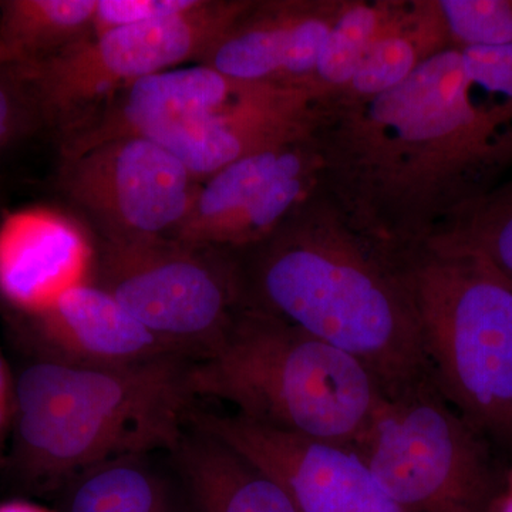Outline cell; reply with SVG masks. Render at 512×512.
<instances>
[{
    "label": "cell",
    "mask_w": 512,
    "mask_h": 512,
    "mask_svg": "<svg viewBox=\"0 0 512 512\" xmlns=\"http://www.w3.org/2000/svg\"><path fill=\"white\" fill-rule=\"evenodd\" d=\"M313 140L320 190L356 231L392 252L429 241L508 167L456 49L373 99L326 100Z\"/></svg>",
    "instance_id": "6da1fadb"
},
{
    "label": "cell",
    "mask_w": 512,
    "mask_h": 512,
    "mask_svg": "<svg viewBox=\"0 0 512 512\" xmlns=\"http://www.w3.org/2000/svg\"><path fill=\"white\" fill-rule=\"evenodd\" d=\"M229 252L242 309L356 357L384 394L431 376L396 255L356 231L319 187L264 241Z\"/></svg>",
    "instance_id": "7a4b0ae2"
},
{
    "label": "cell",
    "mask_w": 512,
    "mask_h": 512,
    "mask_svg": "<svg viewBox=\"0 0 512 512\" xmlns=\"http://www.w3.org/2000/svg\"><path fill=\"white\" fill-rule=\"evenodd\" d=\"M194 359L121 367L40 359L15 380V454L29 480L55 484L87 468L173 451L190 426Z\"/></svg>",
    "instance_id": "3957f363"
},
{
    "label": "cell",
    "mask_w": 512,
    "mask_h": 512,
    "mask_svg": "<svg viewBox=\"0 0 512 512\" xmlns=\"http://www.w3.org/2000/svg\"><path fill=\"white\" fill-rule=\"evenodd\" d=\"M195 397L235 414L326 443L350 446L383 397L356 357L291 323L241 309L210 355L194 360Z\"/></svg>",
    "instance_id": "277c9868"
},
{
    "label": "cell",
    "mask_w": 512,
    "mask_h": 512,
    "mask_svg": "<svg viewBox=\"0 0 512 512\" xmlns=\"http://www.w3.org/2000/svg\"><path fill=\"white\" fill-rule=\"evenodd\" d=\"M447 402L512 456V281L483 256L424 242L394 252Z\"/></svg>",
    "instance_id": "5b68a950"
},
{
    "label": "cell",
    "mask_w": 512,
    "mask_h": 512,
    "mask_svg": "<svg viewBox=\"0 0 512 512\" xmlns=\"http://www.w3.org/2000/svg\"><path fill=\"white\" fill-rule=\"evenodd\" d=\"M349 447L406 512H488L507 473L433 375L383 394Z\"/></svg>",
    "instance_id": "8992f818"
},
{
    "label": "cell",
    "mask_w": 512,
    "mask_h": 512,
    "mask_svg": "<svg viewBox=\"0 0 512 512\" xmlns=\"http://www.w3.org/2000/svg\"><path fill=\"white\" fill-rule=\"evenodd\" d=\"M90 282L194 360L210 355L242 309L231 252L171 237L100 235Z\"/></svg>",
    "instance_id": "52a82bcc"
},
{
    "label": "cell",
    "mask_w": 512,
    "mask_h": 512,
    "mask_svg": "<svg viewBox=\"0 0 512 512\" xmlns=\"http://www.w3.org/2000/svg\"><path fill=\"white\" fill-rule=\"evenodd\" d=\"M254 0H201L174 18L90 36L56 55L20 63L46 126H76L104 101L154 74L200 63Z\"/></svg>",
    "instance_id": "ba28073f"
},
{
    "label": "cell",
    "mask_w": 512,
    "mask_h": 512,
    "mask_svg": "<svg viewBox=\"0 0 512 512\" xmlns=\"http://www.w3.org/2000/svg\"><path fill=\"white\" fill-rule=\"evenodd\" d=\"M57 180L109 237H173L200 187L170 150L144 137L63 157Z\"/></svg>",
    "instance_id": "9c48e42d"
},
{
    "label": "cell",
    "mask_w": 512,
    "mask_h": 512,
    "mask_svg": "<svg viewBox=\"0 0 512 512\" xmlns=\"http://www.w3.org/2000/svg\"><path fill=\"white\" fill-rule=\"evenodd\" d=\"M319 175L313 136L241 158L200 183L171 238L218 251L252 247L318 190Z\"/></svg>",
    "instance_id": "30bf717a"
},
{
    "label": "cell",
    "mask_w": 512,
    "mask_h": 512,
    "mask_svg": "<svg viewBox=\"0 0 512 512\" xmlns=\"http://www.w3.org/2000/svg\"><path fill=\"white\" fill-rule=\"evenodd\" d=\"M191 424L264 468L299 512H406L349 446L271 429L235 413L194 412Z\"/></svg>",
    "instance_id": "8fae6325"
},
{
    "label": "cell",
    "mask_w": 512,
    "mask_h": 512,
    "mask_svg": "<svg viewBox=\"0 0 512 512\" xmlns=\"http://www.w3.org/2000/svg\"><path fill=\"white\" fill-rule=\"evenodd\" d=\"M325 100L311 89L252 83L218 113L150 140L170 150L202 183L241 158L311 138Z\"/></svg>",
    "instance_id": "7c38bea8"
},
{
    "label": "cell",
    "mask_w": 512,
    "mask_h": 512,
    "mask_svg": "<svg viewBox=\"0 0 512 512\" xmlns=\"http://www.w3.org/2000/svg\"><path fill=\"white\" fill-rule=\"evenodd\" d=\"M343 5L345 0H254L198 64L239 82L320 93L313 82L316 64Z\"/></svg>",
    "instance_id": "4fadbf2b"
},
{
    "label": "cell",
    "mask_w": 512,
    "mask_h": 512,
    "mask_svg": "<svg viewBox=\"0 0 512 512\" xmlns=\"http://www.w3.org/2000/svg\"><path fill=\"white\" fill-rule=\"evenodd\" d=\"M251 84L229 79L204 64L146 77L64 131L62 157L77 156L120 138H154L207 119L241 97Z\"/></svg>",
    "instance_id": "5bb4252c"
},
{
    "label": "cell",
    "mask_w": 512,
    "mask_h": 512,
    "mask_svg": "<svg viewBox=\"0 0 512 512\" xmlns=\"http://www.w3.org/2000/svg\"><path fill=\"white\" fill-rule=\"evenodd\" d=\"M32 326L45 353L43 359L70 365L121 367L188 357L154 336L93 282L64 291L32 318Z\"/></svg>",
    "instance_id": "9a60e30c"
},
{
    "label": "cell",
    "mask_w": 512,
    "mask_h": 512,
    "mask_svg": "<svg viewBox=\"0 0 512 512\" xmlns=\"http://www.w3.org/2000/svg\"><path fill=\"white\" fill-rule=\"evenodd\" d=\"M93 261L94 252L50 212H16L0 225V296L30 319L90 282Z\"/></svg>",
    "instance_id": "2e32d148"
},
{
    "label": "cell",
    "mask_w": 512,
    "mask_h": 512,
    "mask_svg": "<svg viewBox=\"0 0 512 512\" xmlns=\"http://www.w3.org/2000/svg\"><path fill=\"white\" fill-rule=\"evenodd\" d=\"M171 454L195 512H299L264 468L208 431L185 430Z\"/></svg>",
    "instance_id": "e0dca14e"
},
{
    "label": "cell",
    "mask_w": 512,
    "mask_h": 512,
    "mask_svg": "<svg viewBox=\"0 0 512 512\" xmlns=\"http://www.w3.org/2000/svg\"><path fill=\"white\" fill-rule=\"evenodd\" d=\"M450 49L437 0H404L393 22L377 37L333 103H357L380 96L406 82L417 69Z\"/></svg>",
    "instance_id": "ac0fdd59"
},
{
    "label": "cell",
    "mask_w": 512,
    "mask_h": 512,
    "mask_svg": "<svg viewBox=\"0 0 512 512\" xmlns=\"http://www.w3.org/2000/svg\"><path fill=\"white\" fill-rule=\"evenodd\" d=\"M96 0H2L0 43L16 62L46 59L92 36Z\"/></svg>",
    "instance_id": "d6986e66"
},
{
    "label": "cell",
    "mask_w": 512,
    "mask_h": 512,
    "mask_svg": "<svg viewBox=\"0 0 512 512\" xmlns=\"http://www.w3.org/2000/svg\"><path fill=\"white\" fill-rule=\"evenodd\" d=\"M144 457L113 458L77 474L66 512H178L170 484Z\"/></svg>",
    "instance_id": "ffe728a7"
},
{
    "label": "cell",
    "mask_w": 512,
    "mask_h": 512,
    "mask_svg": "<svg viewBox=\"0 0 512 512\" xmlns=\"http://www.w3.org/2000/svg\"><path fill=\"white\" fill-rule=\"evenodd\" d=\"M404 0H345L316 64V89L330 97L352 80L367 50L402 9Z\"/></svg>",
    "instance_id": "44dd1931"
},
{
    "label": "cell",
    "mask_w": 512,
    "mask_h": 512,
    "mask_svg": "<svg viewBox=\"0 0 512 512\" xmlns=\"http://www.w3.org/2000/svg\"><path fill=\"white\" fill-rule=\"evenodd\" d=\"M427 242L483 256L512 281V180L467 202Z\"/></svg>",
    "instance_id": "7402d4cb"
},
{
    "label": "cell",
    "mask_w": 512,
    "mask_h": 512,
    "mask_svg": "<svg viewBox=\"0 0 512 512\" xmlns=\"http://www.w3.org/2000/svg\"><path fill=\"white\" fill-rule=\"evenodd\" d=\"M460 52L471 96L493 117L505 156L512 164V45Z\"/></svg>",
    "instance_id": "603a6c76"
},
{
    "label": "cell",
    "mask_w": 512,
    "mask_h": 512,
    "mask_svg": "<svg viewBox=\"0 0 512 512\" xmlns=\"http://www.w3.org/2000/svg\"><path fill=\"white\" fill-rule=\"evenodd\" d=\"M450 49L512 45V0H437Z\"/></svg>",
    "instance_id": "cb8c5ba5"
},
{
    "label": "cell",
    "mask_w": 512,
    "mask_h": 512,
    "mask_svg": "<svg viewBox=\"0 0 512 512\" xmlns=\"http://www.w3.org/2000/svg\"><path fill=\"white\" fill-rule=\"evenodd\" d=\"M45 126L35 89L22 64H0V150Z\"/></svg>",
    "instance_id": "d4e9b609"
},
{
    "label": "cell",
    "mask_w": 512,
    "mask_h": 512,
    "mask_svg": "<svg viewBox=\"0 0 512 512\" xmlns=\"http://www.w3.org/2000/svg\"><path fill=\"white\" fill-rule=\"evenodd\" d=\"M201 0H96L92 36L183 15Z\"/></svg>",
    "instance_id": "484cf974"
},
{
    "label": "cell",
    "mask_w": 512,
    "mask_h": 512,
    "mask_svg": "<svg viewBox=\"0 0 512 512\" xmlns=\"http://www.w3.org/2000/svg\"><path fill=\"white\" fill-rule=\"evenodd\" d=\"M15 413V380L10 377L8 365L0 350V466L5 463L6 443L13 426Z\"/></svg>",
    "instance_id": "4316f807"
},
{
    "label": "cell",
    "mask_w": 512,
    "mask_h": 512,
    "mask_svg": "<svg viewBox=\"0 0 512 512\" xmlns=\"http://www.w3.org/2000/svg\"><path fill=\"white\" fill-rule=\"evenodd\" d=\"M0 512H56L43 505L26 500H12L0 504Z\"/></svg>",
    "instance_id": "83f0119b"
},
{
    "label": "cell",
    "mask_w": 512,
    "mask_h": 512,
    "mask_svg": "<svg viewBox=\"0 0 512 512\" xmlns=\"http://www.w3.org/2000/svg\"><path fill=\"white\" fill-rule=\"evenodd\" d=\"M488 512H512V491L503 487Z\"/></svg>",
    "instance_id": "f1b7e54d"
},
{
    "label": "cell",
    "mask_w": 512,
    "mask_h": 512,
    "mask_svg": "<svg viewBox=\"0 0 512 512\" xmlns=\"http://www.w3.org/2000/svg\"><path fill=\"white\" fill-rule=\"evenodd\" d=\"M12 62H16L15 57H13L12 53H10L9 50L0 43V64Z\"/></svg>",
    "instance_id": "f546056e"
}]
</instances>
